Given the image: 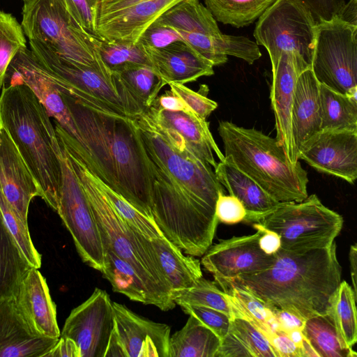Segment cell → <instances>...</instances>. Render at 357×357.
<instances>
[{
  "label": "cell",
  "mask_w": 357,
  "mask_h": 357,
  "mask_svg": "<svg viewBox=\"0 0 357 357\" xmlns=\"http://www.w3.org/2000/svg\"><path fill=\"white\" fill-rule=\"evenodd\" d=\"M356 298L348 282L341 281L328 313L333 319L340 340L351 348L357 341Z\"/></svg>",
  "instance_id": "obj_36"
},
{
  "label": "cell",
  "mask_w": 357,
  "mask_h": 357,
  "mask_svg": "<svg viewBox=\"0 0 357 357\" xmlns=\"http://www.w3.org/2000/svg\"><path fill=\"white\" fill-rule=\"evenodd\" d=\"M58 340L35 335L13 296L0 298V357H45Z\"/></svg>",
  "instance_id": "obj_20"
},
{
  "label": "cell",
  "mask_w": 357,
  "mask_h": 357,
  "mask_svg": "<svg viewBox=\"0 0 357 357\" xmlns=\"http://www.w3.org/2000/svg\"><path fill=\"white\" fill-rule=\"evenodd\" d=\"M215 212L218 222L227 225L242 222L246 216V210L241 202L233 195H225L224 192L218 195Z\"/></svg>",
  "instance_id": "obj_47"
},
{
  "label": "cell",
  "mask_w": 357,
  "mask_h": 357,
  "mask_svg": "<svg viewBox=\"0 0 357 357\" xmlns=\"http://www.w3.org/2000/svg\"><path fill=\"white\" fill-rule=\"evenodd\" d=\"M0 211L3 220L17 242L21 252L31 266L39 268L41 255L36 249L25 222L19 213L8 203L0 189Z\"/></svg>",
  "instance_id": "obj_41"
},
{
  "label": "cell",
  "mask_w": 357,
  "mask_h": 357,
  "mask_svg": "<svg viewBox=\"0 0 357 357\" xmlns=\"http://www.w3.org/2000/svg\"><path fill=\"white\" fill-rule=\"evenodd\" d=\"M278 325V330L287 333L291 330H303L305 320L295 314L278 308L271 309Z\"/></svg>",
  "instance_id": "obj_51"
},
{
  "label": "cell",
  "mask_w": 357,
  "mask_h": 357,
  "mask_svg": "<svg viewBox=\"0 0 357 357\" xmlns=\"http://www.w3.org/2000/svg\"><path fill=\"white\" fill-rule=\"evenodd\" d=\"M114 73L146 109L152 105L161 89L166 85L150 65L130 64Z\"/></svg>",
  "instance_id": "obj_35"
},
{
  "label": "cell",
  "mask_w": 357,
  "mask_h": 357,
  "mask_svg": "<svg viewBox=\"0 0 357 357\" xmlns=\"http://www.w3.org/2000/svg\"><path fill=\"white\" fill-rule=\"evenodd\" d=\"M302 332L319 357H356V352L340 340L329 314L305 320Z\"/></svg>",
  "instance_id": "obj_32"
},
{
  "label": "cell",
  "mask_w": 357,
  "mask_h": 357,
  "mask_svg": "<svg viewBox=\"0 0 357 357\" xmlns=\"http://www.w3.org/2000/svg\"><path fill=\"white\" fill-rule=\"evenodd\" d=\"M105 250L102 276L111 284L113 291L130 300L145 305H153V301L141 278L126 261L119 257L107 245Z\"/></svg>",
  "instance_id": "obj_28"
},
{
  "label": "cell",
  "mask_w": 357,
  "mask_h": 357,
  "mask_svg": "<svg viewBox=\"0 0 357 357\" xmlns=\"http://www.w3.org/2000/svg\"><path fill=\"white\" fill-rule=\"evenodd\" d=\"M114 326L110 297L105 290L96 288L86 301L71 311L60 337L75 342L79 357H104Z\"/></svg>",
  "instance_id": "obj_12"
},
{
  "label": "cell",
  "mask_w": 357,
  "mask_h": 357,
  "mask_svg": "<svg viewBox=\"0 0 357 357\" xmlns=\"http://www.w3.org/2000/svg\"><path fill=\"white\" fill-rule=\"evenodd\" d=\"M61 93L88 166L105 184L153 221L146 155L135 119L91 109Z\"/></svg>",
  "instance_id": "obj_1"
},
{
  "label": "cell",
  "mask_w": 357,
  "mask_h": 357,
  "mask_svg": "<svg viewBox=\"0 0 357 357\" xmlns=\"http://www.w3.org/2000/svg\"><path fill=\"white\" fill-rule=\"evenodd\" d=\"M214 170L221 185L244 206L246 216L243 221L253 223L257 218L273 210L280 204L228 160L225 158L218 162Z\"/></svg>",
  "instance_id": "obj_24"
},
{
  "label": "cell",
  "mask_w": 357,
  "mask_h": 357,
  "mask_svg": "<svg viewBox=\"0 0 357 357\" xmlns=\"http://www.w3.org/2000/svg\"><path fill=\"white\" fill-rule=\"evenodd\" d=\"M152 105L167 111L187 112L192 111L176 94L170 91L157 97Z\"/></svg>",
  "instance_id": "obj_53"
},
{
  "label": "cell",
  "mask_w": 357,
  "mask_h": 357,
  "mask_svg": "<svg viewBox=\"0 0 357 357\" xmlns=\"http://www.w3.org/2000/svg\"><path fill=\"white\" fill-rule=\"evenodd\" d=\"M253 223L276 232L282 250L305 252L331 246L341 231L343 218L313 194L300 202H280Z\"/></svg>",
  "instance_id": "obj_7"
},
{
  "label": "cell",
  "mask_w": 357,
  "mask_h": 357,
  "mask_svg": "<svg viewBox=\"0 0 357 357\" xmlns=\"http://www.w3.org/2000/svg\"><path fill=\"white\" fill-rule=\"evenodd\" d=\"M104 357H128L114 328L112 331Z\"/></svg>",
  "instance_id": "obj_55"
},
{
  "label": "cell",
  "mask_w": 357,
  "mask_h": 357,
  "mask_svg": "<svg viewBox=\"0 0 357 357\" xmlns=\"http://www.w3.org/2000/svg\"><path fill=\"white\" fill-rule=\"evenodd\" d=\"M221 339L193 315L170 336L169 357H215Z\"/></svg>",
  "instance_id": "obj_27"
},
{
  "label": "cell",
  "mask_w": 357,
  "mask_h": 357,
  "mask_svg": "<svg viewBox=\"0 0 357 357\" xmlns=\"http://www.w3.org/2000/svg\"><path fill=\"white\" fill-rule=\"evenodd\" d=\"M55 148L61 168V183L55 211L70 233L82 261L101 272L105 250L90 203L57 137Z\"/></svg>",
  "instance_id": "obj_10"
},
{
  "label": "cell",
  "mask_w": 357,
  "mask_h": 357,
  "mask_svg": "<svg viewBox=\"0 0 357 357\" xmlns=\"http://www.w3.org/2000/svg\"><path fill=\"white\" fill-rule=\"evenodd\" d=\"M100 1L62 0L66 10L75 22L87 33L96 38H98L97 21Z\"/></svg>",
  "instance_id": "obj_43"
},
{
  "label": "cell",
  "mask_w": 357,
  "mask_h": 357,
  "mask_svg": "<svg viewBox=\"0 0 357 357\" xmlns=\"http://www.w3.org/2000/svg\"><path fill=\"white\" fill-rule=\"evenodd\" d=\"M12 296L20 314L35 335L49 338L60 337L56 305L38 268L31 267L26 271Z\"/></svg>",
  "instance_id": "obj_18"
},
{
  "label": "cell",
  "mask_w": 357,
  "mask_h": 357,
  "mask_svg": "<svg viewBox=\"0 0 357 357\" xmlns=\"http://www.w3.org/2000/svg\"><path fill=\"white\" fill-rule=\"evenodd\" d=\"M152 66L165 84H185L214 74L213 65L183 41L161 49H146Z\"/></svg>",
  "instance_id": "obj_21"
},
{
  "label": "cell",
  "mask_w": 357,
  "mask_h": 357,
  "mask_svg": "<svg viewBox=\"0 0 357 357\" xmlns=\"http://www.w3.org/2000/svg\"><path fill=\"white\" fill-rule=\"evenodd\" d=\"M114 329L128 357H169L170 326L145 319L112 302Z\"/></svg>",
  "instance_id": "obj_17"
},
{
  "label": "cell",
  "mask_w": 357,
  "mask_h": 357,
  "mask_svg": "<svg viewBox=\"0 0 357 357\" xmlns=\"http://www.w3.org/2000/svg\"><path fill=\"white\" fill-rule=\"evenodd\" d=\"M229 331L242 342L251 357H276L267 337L245 319H231Z\"/></svg>",
  "instance_id": "obj_42"
},
{
  "label": "cell",
  "mask_w": 357,
  "mask_h": 357,
  "mask_svg": "<svg viewBox=\"0 0 357 357\" xmlns=\"http://www.w3.org/2000/svg\"><path fill=\"white\" fill-rule=\"evenodd\" d=\"M178 41H183L180 33L157 19L146 29L137 42L146 49H161Z\"/></svg>",
  "instance_id": "obj_46"
},
{
  "label": "cell",
  "mask_w": 357,
  "mask_h": 357,
  "mask_svg": "<svg viewBox=\"0 0 357 357\" xmlns=\"http://www.w3.org/2000/svg\"><path fill=\"white\" fill-rule=\"evenodd\" d=\"M21 24L10 13L0 10V89L12 60L22 47H26Z\"/></svg>",
  "instance_id": "obj_40"
},
{
  "label": "cell",
  "mask_w": 357,
  "mask_h": 357,
  "mask_svg": "<svg viewBox=\"0 0 357 357\" xmlns=\"http://www.w3.org/2000/svg\"><path fill=\"white\" fill-rule=\"evenodd\" d=\"M256 230L253 234L221 240L202 255L201 264L213 275L216 283L257 273L272 266L275 255H267L260 248L261 231Z\"/></svg>",
  "instance_id": "obj_15"
},
{
  "label": "cell",
  "mask_w": 357,
  "mask_h": 357,
  "mask_svg": "<svg viewBox=\"0 0 357 357\" xmlns=\"http://www.w3.org/2000/svg\"><path fill=\"white\" fill-rule=\"evenodd\" d=\"M145 112L158 124L170 128L179 133L190 148L214 169L218 162L213 153L220 161L225 160L224 154L210 131L209 123L193 111H167L151 105Z\"/></svg>",
  "instance_id": "obj_22"
},
{
  "label": "cell",
  "mask_w": 357,
  "mask_h": 357,
  "mask_svg": "<svg viewBox=\"0 0 357 357\" xmlns=\"http://www.w3.org/2000/svg\"><path fill=\"white\" fill-rule=\"evenodd\" d=\"M277 0H204L216 21L236 28L252 24Z\"/></svg>",
  "instance_id": "obj_34"
},
{
  "label": "cell",
  "mask_w": 357,
  "mask_h": 357,
  "mask_svg": "<svg viewBox=\"0 0 357 357\" xmlns=\"http://www.w3.org/2000/svg\"><path fill=\"white\" fill-rule=\"evenodd\" d=\"M316 25L311 13L294 0H277L258 18L253 36L267 50L272 73L282 52H291L311 66Z\"/></svg>",
  "instance_id": "obj_9"
},
{
  "label": "cell",
  "mask_w": 357,
  "mask_h": 357,
  "mask_svg": "<svg viewBox=\"0 0 357 357\" xmlns=\"http://www.w3.org/2000/svg\"><path fill=\"white\" fill-rule=\"evenodd\" d=\"M268 341L276 357H301L300 348L282 331H274L269 337Z\"/></svg>",
  "instance_id": "obj_49"
},
{
  "label": "cell",
  "mask_w": 357,
  "mask_h": 357,
  "mask_svg": "<svg viewBox=\"0 0 357 357\" xmlns=\"http://www.w3.org/2000/svg\"><path fill=\"white\" fill-rule=\"evenodd\" d=\"M0 128L6 131L35 178L41 198L55 211L61 183L55 129L46 109L26 85L3 86Z\"/></svg>",
  "instance_id": "obj_3"
},
{
  "label": "cell",
  "mask_w": 357,
  "mask_h": 357,
  "mask_svg": "<svg viewBox=\"0 0 357 357\" xmlns=\"http://www.w3.org/2000/svg\"><path fill=\"white\" fill-rule=\"evenodd\" d=\"M97 52L105 66L113 73L130 64L152 66L146 50L138 42L98 39Z\"/></svg>",
  "instance_id": "obj_39"
},
{
  "label": "cell",
  "mask_w": 357,
  "mask_h": 357,
  "mask_svg": "<svg viewBox=\"0 0 357 357\" xmlns=\"http://www.w3.org/2000/svg\"><path fill=\"white\" fill-rule=\"evenodd\" d=\"M310 68L317 81L347 94L357 86V26L335 16L317 23Z\"/></svg>",
  "instance_id": "obj_11"
},
{
  "label": "cell",
  "mask_w": 357,
  "mask_h": 357,
  "mask_svg": "<svg viewBox=\"0 0 357 357\" xmlns=\"http://www.w3.org/2000/svg\"><path fill=\"white\" fill-rule=\"evenodd\" d=\"M356 254H357V245L354 243L350 246L349 258L350 263V271H351V283H352V289L354 293L357 296V287H356Z\"/></svg>",
  "instance_id": "obj_57"
},
{
  "label": "cell",
  "mask_w": 357,
  "mask_h": 357,
  "mask_svg": "<svg viewBox=\"0 0 357 357\" xmlns=\"http://www.w3.org/2000/svg\"><path fill=\"white\" fill-rule=\"evenodd\" d=\"M321 130H357V103L320 84Z\"/></svg>",
  "instance_id": "obj_33"
},
{
  "label": "cell",
  "mask_w": 357,
  "mask_h": 357,
  "mask_svg": "<svg viewBox=\"0 0 357 357\" xmlns=\"http://www.w3.org/2000/svg\"><path fill=\"white\" fill-rule=\"evenodd\" d=\"M319 87L310 68L303 71L296 82L291 125L298 155L301 146L321 130Z\"/></svg>",
  "instance_id": "obj_23"
},
{
  "label": "cell",
  "mask_w": 357,
  "mask_h": 357,
  "mask_svg": "<svg viewBox=\"0 0 357 357\" xmlns=\"http://www.w3.org/2000/svg\"><path fill=\"white\" fill-rule=\"evenodd\" d=\"M215 357H251L242 342L230 331L221 340Z\"/></svg>",
  "instance_id": "obj_50"
},
{
  "label": "cell",
  "mask_w": 357,
  "mask_h": 357,
  "mask_svg": "<svg viewBox=\"0 0 357 357\" xmlns=\"http://www.w3.org/2000/svg\"><path fill=\"white\" fill-rule=\"evenodd\" d=\"M335 241L305 252L280 248L272 266L263 271L217 282L243 288L268 307L292 312L304 320L328 313L341 282Z\"/></svg>",
  "instance_id": "obj_2"
},
{
  "label": "cell",
  "mask_w": 357,
  "mask_h": 357,
  "mask_svg": "<svg viewBox=\"0 0 357 357\" xmlns=\"http://www.w3.org/2000/svg\"><path fill=\"white\" fill-rule=\"evenodd\" d=\"M227 293L233 311L234 318L241 317L249 321L268 339L271 334L278 331V325L274 314L260 299L248 290L235 287H222Z\"/></svg>",
  "instance_id": "obj_31"
},
{
  "label": "cell",
  "mask_w": 357,
  "mask_h": 357,
  "mask_svg": "<svg viewBox=\"0 0 357 357\" xmlns=\"http://www.w3.org/2000/svg\"><path fill=\"white\" fill-rule=\"evenodd\" d=\"M45 357H79V351L73 340L60 337Z\"/></svg>",
  "instance_id": "obj_54"
},
{
  "label": "cell",
  "mask_w": 357,
  "mask_h": 357,
  "mask_svg": "<svg viewBox=\"0 0 357 357\" xmlns=\"http://www.w3.org/2000/svg\"><path fill=\"white\" fill-rule=\"evenodd\" d=\"M310 68L301 57L291 52H282L275 70L272 73L270 98L275 119V139L292 164L298 162L291 125L294 88L298 75Z\"/></svg>",
  "instance_id": "obj_16"
},
{
  "label": "cell",
  "mask_w": 357,
  "mask_h": 357,
  "mask_svg": "<svg viewBox=\"0 0 357 357\" xmlns=\"http://www.w3.org/2000/svg\"><path fill=\"white\" fill-rule=\"evenodd\" d=\"M150 243L171 291L191 287L203 277L199 260L185 256L164 236L150 239Z\"/></svg>",
  "instance_id": "obj_26"
},
{
  "label": "cell",
  "mask_w": 357,
  "mask_h": 357,
  "mask_svg": "<svg viewBox=\"0 0 357 357\" xmlns=\"http://www.w3.org/2000/svg\"><path fill=\"white\" fill-rule=\"evenodd\" d=\"M183 1L185 0H101L98 36L102 40L136 43L146 29Z\"/></svg>",
  "instance_id": "obj_13"
},
{
  "label": "cell",
  "mask_w": 357,
  "mask_h": 357,
  "mask_svg": "<svg viewBox=\"0 0 357 357\" xmlns=\"http://www.w3.org/2000/svg\"><path fill=\"white\" fill-rule=\"evenodd\" d=\"M253 227L259 229L261 235L259 239V245L263 252L267 255H273L281 248L280 236L275 231L268 229L258 223H253Z\"/></svg>",
  "instance_id": "obj_52"
},
{
  "label": "cell",
  "mask_w": 357,
  "mask_h": 357,
  "mask_svg": "<svg viewBox=\"0 0 357 357\" xmlns=\"http://www.w3.org/2000/svg\"><path fill=\"white\" fill-rule=\"evenodd\" d=\"M291 341L301 349L304 335L301 329L291 330L286 333Z\"/></svg>",
  "instance_id": "obj_59"
},
{
  "label": "cell",
  "mask_w": 357,
  "mask_h": 357,
  "mask_svg": "<svg viewBox=\"0 0 357 357\" xmlns=\"http://www.w3.org/2000/svg\"><path fill=\"white\" fill-rule=\"evenodd\" d=\"M307 9L317 23L338 16L345 0H294Z\"/></svg>",
  "instance_id": "obj_48"
},
{
  "label": "cell",
  "mask_w": 357,
  "mask_h": 357,
  "mask_svg": "<svg viewBox=\"0 0 357 357\" xmlns=\"http://www.w3.org/2000/svg\"><path fill=\"white\" fill-rule=\"evenodd\" d=\"M75 143L78 151L80 153L77 146V140L76 139ZM85 163L86 164V162ZM86 165L90 169L97 185L102 191L112 206L124 222H126L131 228L149 239L157 238L163 236L154 221L140 213L123 197L105 184L94 174L87 164Z\"/></svg>",
  "instance_id": "obj_38"
},
{
  "label": "cell",
  "mask_w": 357,
  "mask_h": 357,
  "mask_svg": "<svg viewBox=\"0 0 357 357\" xmlns=\"http://www.w3.org/2000/svg\"><path fill=\"white\" fill-rule=\"evenodd\" d=\"M178 32L183 42L213 66L225 63L227 56L241 59L249 64H252L261 56L257 43L245 36Z\"/></svg>",
  "instance_id": "obj_25"
},
{
  "label": "cell",
  "mask_w": 357,
  "mask_h": 357,
  "mask_svg": "<svg viewBox=\"0 0 357 357\" xmlns=\"http://www.w3.org/2000/svg\"><path fill=\"white\" fill-rule=\"evenodd\" d=\"M177 31L220 35L217 21L199 0H185L168 9L158 19Z\"/></svg>",
  "instance_id": "obj_29"
},
{
  "label": "cell",
  "mask_w": 357,
  "mask_h": 357,
  "mask_svg": "<svg viewBox=\"0 0 357 357\" xmlns=\"http://www.w3.org/2000/svg\"><path fill=\"white\" fill-rule=\"evenodd\" d=\"M56 135L89 199L102 244L135 269L145 284L153 305L163 311L173 309L176 304L171 299L170 286L155 257L150 239L131 228L117 214L95 182L78 151L75 138L61 128Z\"/></svg>",
  "instance_id": "obj_4"
},
{
  "label": "cell",
  "mask_w": 357,
  "mask_h": 357,
  "mask_svg": "<svg viewBox=\"0 0 357 357\" xmlns=\"http://www.w3.org/2000/svg\"><path fill=\"white\" fill-rule=\"evenodd\" d=\"M29 42L30 50L51 73L63 94L91 109L132 119L146 109L100 56L92 65H82L59 56L38 43Z\"/></svg>",
  "instance_id": "obj_6"
},
{
  "label": "cell",
  "mask_w": 357,
  "mask_h": 357,
  "mask_svg": "<svg viewBox=\"0 0 357 357\" xmlns=\"http://www.w3.org/2000/svg\"><path fill=\"white\" fill-rule=\"evenodd\" d=\"M225 158L253 179L279 202H300L307 197V172L292 164L275 138L255 128L219 122Z\"/></svg>",
  "instance_id": "obj_5"
},
{
  "label": "cell",
  "mask_w": 357,
  "mask_h": 357,
  "mask_svg": "<svg viewBox=\"0 0 357 357\" xmlns=\"http://www.w3.org/2000/svg\"><path fill=\"white\" fill-rule=\"evenodd\" d=\"M299 159L319 172L354 183L357 178V130H321L301 146Z\"/></svg>",
  "instance_id": "obj_14"
},
{
  "label": "cell",
  "mask_w": 357,
  "mask_h": 357,
  "mask_svg": "<svg viewBox=\"0 0 357 357\" xmlns=\"http://www.w3.org/2000/svg\"><path fill=\"white\" fill-rule=\"evenodd\" d=\"M301 357H319L305 336L301 347Z\"/></svg>",
  "instance_id": "obj_58"
},
{
  "label": "cell",
  "mask_w": 357,
  "mask_h": 357,
  "mask_svg": "<svg viewBox=\"0 0 357 357\" xmlns=\"http://www.w3.org/2000/svg\"><path fill=\"white\" fill-rule=\"evenodd\" d=\"M183 310L193 315L212 330L221 340L229 333L231 318L227 314L207 307L180 305Z\"/></svg>",
  "instance_id": "obj_45"
},
{
  "label": "cell",
  "mask_w": 357,
  "mask_h": 357,
  "mask_svg": "<svg viewBox=\"0 0 357 357\" xmlns=\"http://www.w3.org/2000/svg\"><path fill=\"white\" fill-rule=\"evenodd\" d=\"M216 284L215 282L202 277L191 287L171 291V299L178 305L188 304L213 308L233 319L234 311L227 293L219 289Z\"/></svg>",
  "instance_id": "obj_37"
},
{
  "label": "cell",
  "mask_w": 357,
  "mask_h": 357,
  "mask_svg": "<svg viewBox=\"0 0 357 357\" xmlns=\"http://www.w3.org/2000/svg\"><path fill=\"white\" fill-rule=\"evenodd\" d=\"M170 90L180 97L199 116L204 119L218 107V103L207 98L208 87L201 85L199 91H195L183 84L171 82Z\"/></svg>",
  "instance_id": "obj_44"
},
{
  "label": "cell",
  "mask_w": 357,
  "mask_h": 357,
  "mask_svg": "<svg viewBox=\"0 0 357 357\" xmlns=\"http://www.w3.org/2000/svg\"><path fill=\"white\" fill-rule=\"evenodd\" d=\"M22 1L21 25L29 41L38 43L72 62L90 66L96 61L99 38L75 22L62 0Z\"/></svg>",
  "instance_id": "obj_8"
},
{
  "label": "cell",
  "mask_w": 357,
  "mask_h": 357,
  "mask_svg": "<svg viewBox=\"0 0 357 357\" xmlns=\"http://www.w3.org/2000/svg\"><path fill=\"white\" fill-rule=\"evenodd\" d=\"M0 189L8 203L28 223L29 208L36 197H42L40 189L6 132L0 128Z\"/></svg>",
  "instance_id": "obj_19"
},
{
  "label": "cell",
  "mask_w": 357,
  "mask_h": 357,
  "mask_svg": "<svg viewBox=\"0 0 357 357\" xmlns=\"http://www.w3.org/2000/svg\"><path fill=\"white\" fill-rule=\"evenodd\" d=\"M31 267L8 230L0 211V298L13 294Z\"/></svg>",
  "instance_id": "obj_30"
},
{
  "label": "cell",
  "mask_w": 357,
  "mask_h": 357,
  "mask_svg": "<svg viewBox=\"0 0 357 357\" xmlns=\"http://www.w3.org/2000/svg\"><path fill=\"white\" fill-rule=\"evenodd\" d=\"M337 17L345 22L357 26V0H349L345 3Z\"/></svg>",
  "instance_id": "obj_56"
}]
</instances>
